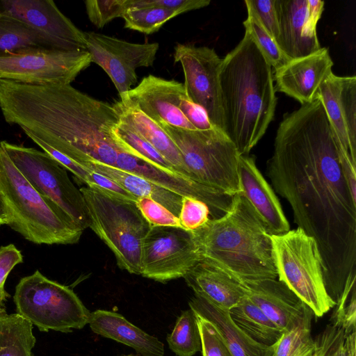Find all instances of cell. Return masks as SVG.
<instances>
[{
  "label": "cell",
  "instance_id": "47",
  "mask_svg": "<svg viewBox=\"0 0 356 356\" xmlns=\"http://www.w3.org/2000/svg\"><path fill=\"white\" fill-rule=\"evenodd\" d=\"M151 2L176 12L178 15L183 13L200 9L209 5V0H151Z\"/></svg>",
  "mask_w": 356,
  "mask_h": 356
},
{
  "label": "cell",
  "instance_id": "3",
  "mask_svg": "<svg viewBox=\"0 0 356 356\" xmlns=\"http://www.w3.org/2000/svg\"><path fill=\"white\" fill-rule=\"evenodd\" d=\"M272 67L247 32L222 58L219 83L224 133L250 154L273 120L277 98Z\"/></svg>",
  "mask_w": 356,
  "mask_h": 356
},
{
  "label": "cell",
  "instance_id": "17",
  "mask_svg": "<svg viewBox=\"0 0 356 356\" xmlns=\"http://www.w3.org/2000/svg\"><path fill=\"white\" fill-rule=\"evenodd\" d=\"M115 167L131 172L181 197L197 198L205 202L211 219L222 216L229 209L233 196L197 183L177 173L156 168L119 149Z\"/></svg>",
  "mask_w": 356,
  "mask_h": 356
},
{
  "label": "cell",
  "instance_id": "28",
  "mask_svg": "<svg viewBox=\"0 0 356 356\" xmlns=\"http://www.w3.org/2000/svg\"><path fill=\"white\" fill-rule=\"evenodd\" d=\"M82 165L111 179L137 198L148 197L160 203L178 217L181 196L115 166L95 161L86 162Z\"/></svg>",
  "mask_w": 356,
  "mask_h": 356
},
{
  "label": "cell",
  "instance_id": "9",
  "mask_svg": "<svg viewBox=\"0 0 356 356\" xmlns=\"http://www.w3.org/2000/svg\"><path fill=\"white\" fill-rule=\"evenodd\" d=\"M13 300L17 313L42 332L67 333L88 323L90 312L73 290L39 270L19 280Z\"/></svg>",
  "mask_w": 356,
  "mask_h": 356
},
{
  "label": "cell",
  "instance_id": "33",
  "mask_svg": "<svg viewBox=\"0 0 356 356\" xmlns=\"http://www.w3.org/2000/svg\"><path fill=\"white\" fill-rule=\"evenodd\" d=\"M170 350L177 356H193L201 351V337L195 312L190 308L181 312L167 337Z\"/></svg>",
  "mask_w": 356,
  "mask_h": 356
},
{
  "label": "cell",
  "instance_id": "10",
  "mask_svg": "<svg viewBox=\"0 0 356 356\" xmlns=\"http://www.w3.org/2000/svg\"><path fill=\"white\" fill-rule=\"evenodd\" d=\"M10 160L43 197L56 206L74 226H90L86 203L67 170L52 156L32 147L0 142Z\"/></svg>",
  "mask_w": 356,
  "mask_h": 356
},
{
  "label": "cell",
  "instance_id": "25",
  "mask_svg": "<svg viewBox=\"0 0 356 356\" xmlns=\"http://www.w3.org/2000/svg\"><path fill=\"white\" fill-rule=\"evenodd\" d=\"M188 305L195 313L215 326L233 356H272V348L248 337L232 321L229 310L220 309L195 295Z\"/></svg>",
  "mask_w": 356,
  "mask_h": 356
},
{
  "label": "cell",
  "instance_id": "18",
  "mask_svg": "<svg viewBox=\"0 0 356 356\" xmlns=\"http://www.w3.org/2000/svg\"><path fill=\"white\" fill-rule=\"evenodd\" d=\"M316 98L323 105L343 147L356 162V76L332 73L321 84Z\"/></svg>",
  "mask_w": 356,
  "mask_h": 356
},
{
  "label": "cell",
  "instance_id": "45",
  "mask_svg": "<svg viewBox=\"0 0 356 356\" xmlns=\"http://www.w3.org/2000/svg\"><path fill=\"white\" fill-rule=\"evenodd\" d=\"M181 109L196 130L206 131L216 129L210 122L204 108L191 102L187 96L182 101Z\"/></svg>",
  "mask_w": 356,
  "mask_h": 356
},
{
  "label": "cell",
  "instance_id": "26",
  "mask_svg": "<svg viewBox=\"0 0 356 356\" xmlns=\"http://www.w3.org/2000/svg\"><path fill=\"white\" fill-rule=\"evenodd\" d=\"M52 50L72 51L20 19L0 13V58Z\"/></svg>",
  "mask_w": 356,
  "mask_h": 356
},
{
  "label": "cell",
  "instance_id": "32",
  "mask_svg": "<svg viewBox=\"0 0 356 356\" xmlns=\"http://www.w3.org/2000/svg\"><path fill=\"white\" fill-rule=\"evenodd\" d=\"M177 15L174 10L153 4L151 0H132L131 6L122 18L125 28L151 34Z\"/></svg>",
  "mask_w": 356,
  "mask_h": 356
},
{
  "label": "cell",
  "instance_id": "36",
  "mask_svg": "<svg viewBox=\"0 0 356 356\" xmlns=\"http://www.w3.org/2000/svg\"><path fill=\"white\" fill-rule=\"evenodd\" d=\"M355 280H353L347 284L340 299L335 304L331 318V324L341 329L345 336L355 332Z\"/></svg>",
  "mask_w": 356,
  "mask_h": 356
},
{
  "label": "cell",
  "instance_id": "4",
  "mask_svg": "<svg viewBox=\"0 0 356 356\" xmlns=\"http://www.w3.org/2000/svg\"><path fill=\"white\" fill-rule=\"evenodd\" d=\"M193 232L200 261L241 284L277 277L270 234L241 193L233 196L222 216Z\"/></svg>",
  "mask_w": 356,
  "mask_h": 356
},
{
  "label": "cell",
  "instance_id": "2",
  "mask_svg": "<svg viewBox=\"0 0 356 356\" xmlns=\"http://www.w3.org/2000/svg\"><path fill=\"white\" fill-rule=\"evenodd\" d=\"M0 108L7 123L81 165L90 161L115 165L120 149L111 130L120 119L113 105L70 84L0 79Z\"/></svg>",
  "mask_w": 356,
  "mask_h": 356
},
{
  "label": "cell",
  "instance_id": "37",
  "mask_svg": "<svg viewBox=\"0 0 356 356\" xmlns=\"http://www.w3.org/2000/svg\"><path fill=\"white\" fill-rule=\"evenodd\" d=\"M132 0H87L86 10L90 21L98 29L113 19L122 17L131 6Z\"/></svg>",
  "mask_w": 356,
  "mask_h": 356
},
{
  "label": "cell",
  "instance_id": "51",
  "mask_svg": "<svg viewBox=\"0 0 356 356\" xmlns=\"http://www.w3.org/2000/svg\"><path fill=\"white\" fill-rule=\"evenodd\" d=\"M120 356H136V355H134L133 354H129V355H121Z\"/></svg>",
  "mask_w": 356,
  "mask_h": 356
},
{
  "label": "cell",
  "instance_id": "29",
  "mask_svg": "<svg viewBox=\"0 0 356 356\" xmlns=\"http://www.w3.org/2000/svg\"><path fill=\"white\" fill-rule=\"evenodd\" d=\"M232 321L256 342L272 346L284 332L247 296L229 310Z\"/></svg>",
  "mask_w": 356,
  "mask_h": 356
},
{
  "label": "cell",
  "instance_id": "49",
  "mask_svg": "<svg viewBox=\"0 0 356 356\" xmlns=\"http://www.w3.org/2000/svg\"><path fill=\"white\" fill-rule=\"evenodd\" d=\"M13 221L11 212L3 196L0 194V226L10 225Z\"/></svg>",
  "mask_w": 356,
  "mask_h": 356
},
{
  "label": "cell",
  "instance_id": "40",
  "mask_svg": "<svg viewBox=\"0 0 356 356\" xmlns=\"http://www.w3.org/2000/svg\"><path fill=\"white\" fill-rule=\"evenodd\" d=\"M136 204L151 226L181 227L178 217L160 203L148 197H138Z\"/></svg>",
  "mask_w": 356,
  "mask_h": 356
},
{
  "label": "cell",
  "instance_id": "22",
  "mask_svg": "<svg viewBox=\"0 0 356 356\" xmlns=\"http://www.w3.org/2000/svg\"><path fill=\"white\" fill-rule=\"evenodd\" d=\"M275 8L279 30L275 41L290 60L321 48L316 30L309 26L308 0H275Z\"/></svg>",
  "mask_w": 356,
  "mask_h": 356
},
{
  "label": "cell",
  "instance_id": "38",
  "mask_svg": "<svg viewBox=\"0 0 356 356\" xmlns=\"http://www.w3.org/2000/svg\"><path fill=\"white\" fill-rule=\"evenodd\" d=\"M209 206L194 197H182L181 207L178 216L181 227L195 231L204 226L211 218Z\"/></svg>",
  "mask_w": 356,
  "mask_h": 356
},
{
  "label": "cell",
  "instance_id": "34",
  "mask_svg": "<svg viewBox=\"0 0 356 356\" xmlns=\"http://www.w3.org/2000/svg\"><path fill=\"white\" fill-rule=\"evenodd\" d=\"M243 25L266 60L275 70L286 65L291 60L282 51L275 40L262 26L256 17L248 13Z\"/></svg>",
  "mask_w": 356,
  "mask_h": 356
},
{
  "label": "cell",
  "instance_id": "43",
  "mask_svg": "<svg viewBox=\"0 0 356 356\" xmlns=\"http://www.w3.org/2000/svg\"><path fill=\"white\" fill-rule=\"evenodd\" d=\"M318 341L321 356H347L343 331L332 324L326 327Z\"/></svg>",
  "mask_w": 356,
  "mask_h": 356
},
{
  "label": "cell",
  "instance_id": "16",
  "mask_svg": "<svg viewBox=\"0 0 356 356\" xmlns=\"http://www.w3.org/2000/svg\"><path fill=\"white\" fill-rule=\"evenodd\" d=\"M0 13L20 19L72 51H86L84 32L51 0H0Z\"/></svg>",
  "mask_w": 356,
  "mask_h": 356
},
{
  "label": "cell",
  "instance_id": "50",
  "mask_svg": "<svg viewBox=\"0 0 356 356\" xmlns=\"http://www.w3.org/2000/svg\"><path fill=\"white\" fill-rule=\"evenodd\" d=\"M9 297V294L4 289L0 291V312L5 309V302L7 298Z\"/></svg>",
  "mask_w": 356,
  "mask_h": 356
},
{
  "label": "cell",
  "instance_id": "12",
  "mask_svg": "<svg viewBox=\"0 0 356 356\" xmlns=\"http://www.w3.org/2000/svg\"><path fill=\"white\" fill-rule=\"evenodd\" d=\"M88 51L52 50L0 58V79L28 85L70 84L91 64Z\"/></svg>",
  "mask_w": 356,
  "mask_h": 356
},
{
  "label": "cell",
  "instance_id": "23",
  "mask_svg": "<svg viewBox=\"0 0 356 356\" xmlns=\"http://www.w3.org/2000/svg\"><path fill=\"white\" fill-rule=\"evenodd\" d=\"M88 324L95 333L128 346L141 356H164V344L158 338L117 312L95 310L90 312Z\"/></svg>",
  "mask_w": 356,
  "mask_h": 356
},
{
  "label": "cell",
  "instance_id": "11",
  "mask_svg": "<svg viewBox=\"0 0 356 356\" xmlns=\"http://www.w3.org/2000/svg\"><path fill=\"white\" fill-rule=\"evenodd\" d=\"M200 262L193 231L152 226L143 243L140 275L165 282L184 277Z\"/></svg>",
  "mask_w": 356,
  "mask_h": 356
},
{
  "label": "cell",
  "instance_id": "35",
  "mask_svg": "<svg viewBox=\"0 0 356 356\" xmlns=\"http://www.w3.org/2000/svg\"><path fill=\"white\" fill-rule=\"evenodd\" d=\"M312 318L284 332L270 346L272 356H293L314 342L311 337Z\"/></svg>",
  "mask_w": 356,
  "mask_h": 356
},
{
  "label": "cell",
  "instance_id": "39",
  "mask_svg": "<svg viewBox=\"0 0 356 356\" xmlns=\"http://www.w3.org/2000/svg\"><path fill=\"white\" fill-rule=\"evenodd\" d=\"M195 314L201 337L202 356H233L215 326Z\"/></svg>",
  "mask_w": 356,
  "mask_h": 356
},
{
  "label": "cell",
  "instance_id": "5",
  "mask_svg": "<svg viewBox=\"0 0 356 356\" xmlns=\"http://www.w3.org/2000/svg\"><path fill=\"white\" fill-rule=\"evenodd\" d=\"M0 194L13 216L9 225L36 244H74L83 230L74 226L43 197L14 165L0 147Z\"/></svg>",
  "mask_w": 356,
  "mask_h": 356
},
{
  "label": "cell",
  "instance_id": "19",
  "mask_svg": "<svg viewBox=\"0 0 356 356\" xmlns=\"http://www.w3.org/2000/svg\"><path fill=\"white\" fill-rule=\"evenodd\" d=\"M332 66L325 47L307 56L291 60L274 71L275 90L293 97L301 105L311 103L316 99L321 84L333 73Z\"/></svg>",
  "mask_w": 356,
  "mask_h": 356
},
{
  "label": "cell",
  "instance_id": "42",
  "mask_svg": "<svg viewBox=\"0 0 356 356\" xmlns=\"http://www.w3.org/2000/svg\"><path fill=\"white\" fill-rule=\"evenodd\" d=\"M86 185L116 199L134 202H136L138 199L111 179L91 170Z\"/></svg>",
  "mask_w": 356,
  "mask_h": 356
},
{
  "label": "cell",
  "instance_id": "15",
  "mask_svg": "<svg viewBox=\"0 0 356 356\" xmlns=\"http://www.w3.org/2000/svg\"><path fill=\"white\" fill-rule=\"evenodd\" d=\"M186 96L183 83L151 74L144 77L135 88L120 95V101L137 107L159 127L167 124L197 131L181 111Z\"/></svg>",
  "mask_w": 356,
  "mask_h": 356
},
{
  "label": "cell",
  "instance_id": "30",
  "mask_svg": "<svg viewBox=\"0 0 356 356\" xmlns=\"http://www.w3.org/2000/svg\"><path fill=\"white\" fill-rule=\"evenodd\" d=\"M33 325L17 313L0 312V356H32Z\"/></svg>",
  "mask_w": 356,
  "mask_h": 356
},
{
  "label": "cell",
  "instance_id": "1",
  "mask_svg": "<svg viewBox=\"0 0 356 356\" xmlns=\"http://www.w3.org/2000/svg\"><path fill=\"white\" fill-rule=\"evenodd\" d=\"M346 175L356 172L318 99L284 115L266 175L294 222L318 246L325 286L335 302L356 279V195Z\"/></svg>",
  "mask_w": 356,
  "mask_h": 356
},
{
  "label": "cell",
  "instance_id": "41",
  "mask_svg": "<svg viewBox=\"0 0 356 356\" xmlns=\"http://www.w3.org/2000/svg\"><path fill=\"white\" fill-rule=\"evenodd\" d=\"M248 13L253 14L262 26L275 40L278 35V24L275 0H245Z\"/></svg>",
  "mask_w": 356,
  "mask_h": 356
},
{
  "label": "cell",
  "instance_id": "21",
  "mask_svg": "<svg viewBox=\"0 0 356 356\" xmlns=\"http://www.w3.org/2000/svg\"><path fill=\"white\" fill-rule=\"evenodd\" d=\"M238 173L241 193L252 205L270 235L290 230L274 190L258 169L253 156L240 155Z\"/></svg>",
  "mask_w": 356,
  "mask_h": 356
},
{
  "label": "cell",
  "instance_id": "6",
  "mask_svg": "<svg viewBox=\"0 0 356 356\" xmlns=\"http://www.w3.org/2000/svg\"><path fill=\"white\" fill-rule=\"evenodd\" d=\"M90 226L115 257L118 266L140 275L142 247L152 227L136 202L116 199L82 187Z\"/></svg>",
  "mask_w": 356,
  "mask_h": 356
},
{
  "label": "cell",
  "instance_id": "46",
  "mask_svg": "<svg viewBox=\"0 0 356 356\" xmlns=\"http://www.w3.org/2000/svg\"><path fill=\"white\" fill-rule=\"evenodd\" d=\"M23 262V256L15 245L0 248V291L4 289L5 282L13 268Z\"/></svg>",
  "mask_w": 356,
  "mask_h": 356
},
{
  "label": "cell",
  "instance_id": "8",
  "mask_svg": "<svg viewBox=\"0 0 356 356\" xmlns=\"http://www.w3.org/2000/svg\"><path fill=\"white\" fill-rule=\"evenodd\" d=\"M278 280L321 317L335 306L324 282L321 257L315 240L302 229L270 235Z\"/></svg>",
  "mask_w": 356,
  "mask_h": 356
},
{
  "label": "cell",
  "instance_id": "14",
  "mask_svg": "<svg viewBox=\"0 0 356 356\" xmlns=\"http://www.w3.org/2000/svg\"><path fill=\"white\" fill-rule=\"evenodd\" d=\"M84 37L92 63L105 71L119 95L137 82L138 68L153 65L159 48L158 42L131 43L94 31L84 32Z\"/></svg>",
  "mask_w": 356,
  "mask_h": 356
},
{
  "label": "cell",
  "instance_id": "27",
  "mask_svg": "<svg viewBox=\"0 0 356 356\" xmlns=\"http://www.w3.org/2000/svg\"><path fill=\"white\" fill-rule=\"evenodd\" d=\"M113 105L118 113L120 120L127 124L156 149L179 175L193 180L177 147L161 127L131 104L120 100Z\"/></svg>",
  "mask_w": 356,
  "mask_h": 356
},
{
  "label": "cell",
  "instance_id": "7",
  "mask_svg": "<svg viewBox=\"0 0 356 356\" xmlns=\"http://www.w3.org/2000/svg\"><path fill=\"white\" fill-rule=\"evenodd\" d=\"M161 127L175 143L194 181L231 196L241 192L240 154L223 132L216 129L192 131L167 124Z\"/></svg>",
  "mask_w": 356,
  "mask_h": 356
},
{
  "label": "cell",
  "instance_id": "20",
  "mask_svg": "<svg viewBox=\"0 0 356 356\" xmlns=\"http://www.w3.org/2000/svg\"><path fill=\"white\" fill-rule=\"evenodd\" d=\"M241 284L246 296L283 332L312 316L310 308L280 280L266 279Z\"/></svg>",
  "mask_w": 356,
  "mask_h": 356
},
{
  "label": "cell",
  "instance_id": "31",
  "mask_svg": "<svg viewBox=\"0 0 356 356\" xmlns=\"http://www.w3.org/2000/svg\"><path fill=\"white\" fill-rule=\"evenodd\" d=\"M111 133L115 144L122 151L156 168L178 174L156 149L122 121L119 120Z\"/></svg>",
  "mask_w": 356,
  "mask_h": 356
},
{
  "label": "cell",
  "instance_id": "48",
  "mask_svg": "<svg viewBox=\"0 0 356 356\" xmlns=\"http://www.w3.org/2000/svg\"><path fill=\"white\" fill-rule=\"evenodd\" d=\"M323 8V1L308 0V22L311 29L316 30L317 23L321 17Z\"/></svg>",
  "mask_w": 356,
  "mask_h": 356
},
{
  "label": "cell",
  "instance_id": "13",
  "mask_svg": "<svg viewBox=\"0 0 356 356\" xmlns=\"http://www.w3.org/2000/svg\"><path fill=\"white\" fill-rule=\"evenodd\" d=\"M174 60L182 67L187 97L203 108L211 124L224 133L219 83L222 58L208 47L177 44Z\"/></svg>",
  "mask_w": 356,
  "mask_h": 356
},
{
  "label": "cell",
  "instance_id": "24",
  "mask_svg": "<svg viewBox=\"0 0 356 356\" xmlns=\"http://www.w3.org/2000/svg\"><path fill=\"white\" fill-rule=\"evenodd\" d=\"M195 296L229 310L246 296L244 286L222 270L200 261L184 277Z\"/></svg>",
  "mask_w": 356,
  "mask_h": 356
},
{
  "label": "cell",
  "instance_id": "44",
  "mask_svg": "<svg viewBox=\"0 0 356 356\" xmlns=\"http://www.w3.org/2000/svg\"><path fill=\"white\" fill-rule=\"evenodd\" d=\"M35 143L40 146L44 152L52 156L66 170L70 171L79 180L86 184L90 174V170L79 163L72 160L52 147H49L36 137L26 134Z\"/></svg>",
  "mask_w": 356,
  "mask_h": 356
}]
</instances>
